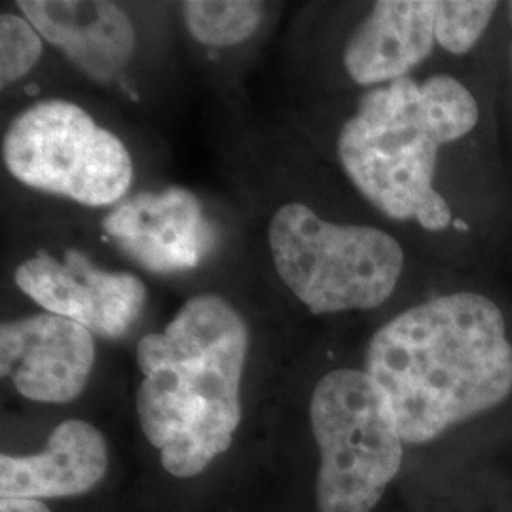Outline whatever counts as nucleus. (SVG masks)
I'll return each mask as SVG.
<instances>
[{"instance_id":"14","label":"nucleus","mask_w":512,"mask_h":512,"mask_svg":"<svg viewBox=\"0 0 512 512\" xmlns=\"http://www.w3.org/2000/svg\"><path fill=\"white\" fill-rule=\"evenodd\" d=\"M494 0H437L435 38L450 54H467L494 18Z\"/></svg>"},{"instance_id":"16","label":"nucleus","mask_w":512,"mask_h":512,"mask_svg":"<svg viewBox=\"0 0 512 512\" xmlns=\"http://www.w3.org/2000/svg\"><path fill=\"white\" fill-rule=\"evenodd\" d=\"M0 512H50L38 499H2Z\"/></svg>"},{"instance_id":"13","label":"nucleus","mask_w":512,"mask_h":512,"mask_svg":"<svg viewBox=\"0 0 512 512\" xmlns=\"http://www.w3.org/2000/svg\"><path fill=\"white\" fill-rule=\"evenodd\" d=\"M186 31L209 48H234L255 35L264 18L256 0H186L181 4Z\"/></svg>"},{"instance_id":"7","label":"nucleus","mask_w":512,"mask_h":512,"mask_svg":"<svg viewBox=\"0 0 512 512\" xmlns=\"http://www.w3.org/2000/svg\"><path fill=\"white\" fill-rule=\"evenodd\" d=\"M14 279L42 310L103 338L124 336L147 304V287L137 275L103 270L76 251L63 258L38 251L19 264Z\"/></svg>"},{"instance_id":"2","label":"nucleus","mask_w":512,"mask_h":512,"mask_svg":"<svg viewBox=\"0 0 512 512\" xmlns=\"http://www.w3.org/2000/svg\"><path fill=\"white\" fill-rule=\"evenodd\" d=\"M247 351L245 319L213 293L192 296L162 332L141 338L137 414L169 475H200L230 448Z\"/></svg>"},{"instance_id":"1","label":"nucleus","mask_w":512,"mask_h":512,"mask_svg":"<svg viewBox=\"0 0 512 512\" xmlns=\"http://www.w3.org/2000/svg\"><path fill=\"white\" fill-rule=\"evenodd\" d=\"M365 372L384 391L404 442L439 439L511 395L505 317L484 294L431 298L372 336Z\"/></svg>"},{"instance_id":"6","label":"nucleus","mask_w":512,"mask_h":512,"mask_svg":"<svg viewBox=\"0 0 512 512\" xmlns=\"http://www.w3.org/2000/svg\"><path fill=\"white\" fill-rule=\"evenodd\" d=\"M2 160L19 183L88 207L124 200L133 184L126 145L63 99L21 110L4 131Z\"/></svg>"},{"instance_id":"17","label":"nucleus","mask_w":512,"mask_h":512,"mask_svg":"<svg viewBox=\"0 0 512 512\" xmlns=\"http://www.w3.org/2000/svg\"><path fill=\"white\" fill-rule=\"evenodd\" d=\"M452 224H454V226H456V228H458V230H469V226H467V224H465V222H461V220H454V222H452Z\"/></svg>"},{"instance_id":"9","label":"nucleus","mask_w":512,"mask_h":512,"mask_svg":"<svg viewBox=\"0 0 512 512\" xmlns=\"http://www.w3.org/2000/svg\"><path fill=\"white\" fill-rule=\"evenodd\" d=\"M103 228L133 260L164 274L196 268L211 239L202 203L184 188L141 192L118 205Z\"/></svg>"},{"instance_id":"12","label":"nucleus","mask_w":512,"mask_h":512,"mask_svg":"<svg viewBox=\"0 0 512 512\" xmlns=\"http://www.w3.org/2000/svg\"><path fill=\"white\" fill-rule=\"evenodd\" d=\"M107 467L109 450L101 431L88 421H63L37 456L2 454L0 495L40 501L84 494L101 482Z\"/></svg>"},{"instance_id":"5","label":"nucleus","mask_w":512,"mask_h":512,"mask_svg":"<svg viewBox=\"0 0 512 512\" xmlns=\"http://www.w3.org/2000/svg\"><path fill=\"white\" fill-rule=\"evenodd\" d=\"M321 512H372L403 465L404 440L384 391L365 370L338 368L311 393Z\"/></svg>"},{"instance_id":"4","label":"nucleus","mask_w":512,"mask_h":512,"mask_svg":"<svg viewBox=\"0 0 512 512\" xmlns=\"http://www.w3.org/2000/svg\"><path fill=\"white\" fill-rule=\"evenodd\" d=\"M268 245L283 285L317 315L382 306L404 270L403 247L393 236L321 219L306 203L275 211Z\"/></svg>"},{"instance_id":"10","label":"nucleus","mask_w":512,"mask_h":512,"mask_svg":"<svg viewBox=\"0 0 512 512\" xmlns=\"http://www.w3.org/2000/svg\"><path fill=\"white\" fill-rule=\"evenodd\" d=\"M19 12L93 82L107 84L126 69L135 46L128 14L105 0H19Z\"/></svg>"},{"instance_id":"3","label":"nucleus","mask_w":512,"mask_h":512,"mask_svg":"<svg viewBox=\"0 0 512 512\" xmlns=\"http://www.w3.org/2000/svg\"><path fill=\"white\" fill-rule=\"evenodd\" d=\"M476 122L475 97L456 78L404 76L361 97L340 129L338 160L385 217L439 232L454 222L433 186L440 147L471 133Z\"/></svg>"},{"instance_id":"15","label":"nucleus","mask_w":512,"mask_h":512,"mask_svg":"<svg viewBox=\"0 0 512 512\" xmlns=\"http://www.w3.org/2000/svg\"><path fill=\"white\" fill-rule=\"evenodd\" d=\"M44 54V38L31 21L14 12L0 16V86L8 90L31 73Z\"/></svg>"},{"instance_id":"8","label":"nucleus","mask_w":512,"mask_h":512,"mask_svg":"<svg viewBox=\"0 0 512 512\" xmlns=\"http://www.w3.org/2000/svg\"><path fill=\"white\" fill-rule=\"evenodd\" d=\"M95 365V334L54 313H37L0 327V370L21 397L35 403L74 401Z\"/></svg>"},{"instance_id":"11","label":"nucleus","mask_w":512,"mask_h":512,"mask_svg":"<svg viewBox=\"0 0 512 512\" xmlns=\"http://www.w3.org/2000/svg\"><path fill=\"white\" fill-rule=\"evenodd\" d=\"M435 10V0L374 2L344 50L351 80L378 88L408 76L435 46Z\"/></svg>"}]
</instances>
